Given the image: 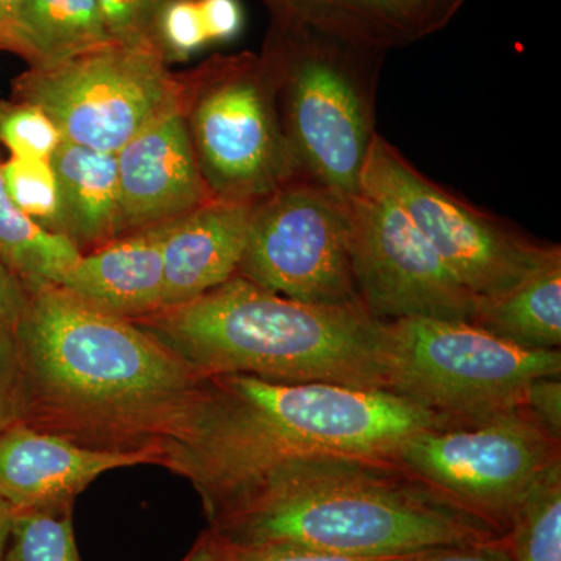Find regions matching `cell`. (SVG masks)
Returning <instances> with one entry per match:
<instances>
[{
    "instance_id": "6da1fadb",
    "label": "cell",
    "mask_w": 561,
    "mask_h": 561,
    "mask_svg": "<svg viewBox=\"0 0 561 561\" xmlns=\"http://www.w3.org/2000/svg\"><path fill=\"white\" fill-rule=\"evenodd\" d=\"M27 295L14 330L22 423L94 451L158 454L162 467L203 376L61 287Z\"/></svg>"
},
{
    "instance_id": "7a4b0ae2",
    "label": "cell",
    "mask_w": 561,
    "mask_h": 561,
    "mask_svg": "<svg viewBox=\"0 0 561 561\" xmlns=\"http://www.w3.org/2000/svg\"><path fill=\"white\" fill-rule=\"evenodd\" d=\"M232 545L397 557L505 535L383 456L313 453L272 465L206 516Z\"/></svg>"
},
{
    "instance_id": "3957f363",
    "label": "cell",
    "mask_w": 561,
    "mask_h": 561,
    "mask_svg": "<svg viewBox=\"0 0 561 561\" xmlns=\"http://www.w3.org/2000/svg\"><path fill=\"white\" fill-rule=\"evenodd\" d=\"M446 421L387 390L203 376L162 468L191 482L208 516L279 461L313 453L389 457L405 438Z\"/></svg>"
},
{
    "instance_id": "277c9868",
    "label": "cell",
    "mask_w": 561,
    "mask_h": 561,
    "mask_svg": "<svg viewBox=\"0 0 561 561\" xmlns=\"http://www.w3.org/2000/svg\"><path fill=\"white\" fill-rule=\"evenodd\" d=\"M135 321L201 376L386 390L383 321L290 300L242 276Z\"/></svg>"
},
{
    "instance_id": "5b68a950",
    "label": "cell",
    "mask_w": 561,
    "mask_h": 561,
    "mask_svg": "<svg viewBox=\"0 0 561 561\" xmlns=\"http://www.w3.org/2000/svg\"><path fill=\"white\" fill-rule=\"evenodd\" d=\"M298 176L353 201L376 138L375 103L387 50L272 18L265 43Z\"/></svg>"
},
{
    "instance_id": "8992f818",
    "label": "cell",
    "mask_w": 561,
    "mask_h": 561,
    "mask_svg": "<svg viewBox=\"0 0 561 561\" xmlns=\"http://www.w3.org/2000/svg\"><path fill=\"white\" fill-rule=\"evenodd\" d=\"M386 390L449 420L523 405L541 376H561V351H529L468 321H383Z\"/></svg>"
},
{
    "instance_id": "52a82bcc",
    "label": "cell",
    "mask_w": 561,
    "mask_h": 561,
    "mask_svg": "<svg viewBox=\"0 0 561 561\" xmlns=\"http://www.w3.org/2000/svg\"><path fill=\"white\" fill-rule=\"evenodd\" d=\"M192 105V146L216 201L256 203L298 176L267 54L210 62Z\"/></svg>"
},
{
    "instance_id": "ba28073f",
    "label": "cell",
    "mask_w": 561,
    "mask_h": 561,
    "mask_svg": "<svg viewBox=\"0 0 561 561\" xmlns=\"http://www.w3.org/2000/svg\"><path fill=\"white\" fill-rule=\"evenodd\" d=\"M389 457L505 534L524 493L561 460V440L518 408L427 427L405 438Z\"/></svg>"
},
{
    "instance_id": "9c48e42d",
    "label": "cell",
    "mask_w": 561,
    "mask_h": 561,
    "mask_svg": "<svg viewBox=\"0 0 561 561\" xmlns=\"http://www.w3.org/2000/svg\"><path fill=\"white\" fill-rule=\"evenodd\" d=\"M14 101L54 121L65 142L117 153L153 122L184 108V88L157 50L111 44L11 83Z\"/></svg>"
},
{
    "instance_id": "30bf717a",
    "label": "cell",
    "mask_w": 561,
    "mask_h": 561,
    "mask_svg": "<svg viewBox=\"0 0 561 561\" xmlns=\"http://www.w3.org/2000/svg\"><path fill=\"white\" fill-rule=\"evenodd\" d=\"M350 205L295 179L254 203L236 275L290 300L362 308L350 262Z\"/></svg>"
},
{
    "instance_id": "8fae6325",
    "label": "cell",
    "mask_w": 561,
    "mask_h": 561,
    "mask_svg": "<svg viewBox=\"0 0 561 561\" xmlns=\"http://www.w3.org/2000/svg\"><path fill=\"white\" fill-rule=\"evenodd\" d=\"M362 186L393 198L478 300L511 290L557 247L531 241L443 190L379 135L368 151Z\"/></svg>"
},
{
    "instance_id": "7c38bea8",
    "label": "cell",
    "mask_w": 561,
    "mask_h": 561,
    "mask_svg": "<svg viewBox=\"0 0 561 561\" xmlns=\"http://www.w3.org/2000/svg\"><path fill=\"white\" fill-rule=\"evenodd\" d=\"M350 220L351 273L357 297L373 319L423 317L471 323L478 298L393 198L362 186L351 201Z\"/></svg>"
},
{
    "instance_id": "4fadbf2b",
    "label": "cell",
    "mask_w": 561,
    "mask_h": 561,
    "mask_svg": "<svg viewBox=\"0 0 561 561\" xmlns=\"http://www.w3.org/2000/svg\"><path fill=\"white\" fill-rule=\"evenodd\" d=\"M138 465L161 467V457L81 448L20 421L0 431V501L13 515L73 511L95 479Z\"/></svg>"
},
{
    "instance_id": "5bb4252c",
    "label": "cell",
    "mask_w": 561,
    "mask_h": 561,
    "mask_svg": "<svg viewBox=\"0 0 561 561\" xmlns=\"http://www.w3.org/2000/svg\"><path fill=\"white\" fill-rule=\"evenodd\" d=\"M124 234L180 219L210 201L184 108L135 136L116 153Z\"/></svg>"
},
{
    "instance_id": "9a60e30c",
    "label": "cell",
    "mask_w": 561,
    "mask_h": 561,
    "mask_svg": "<svg viewBox=\"0 0 561 561\" xmlns=\"http://www.w3.org/2000/svg\"><path fill=\"white\" fill-rule=\"evenodd\" d=\"M254 203L210 201L169 221L162 241V309L216 289L238 273Z\"/></svg>"
},
{
    "instance_id": "2e32d148",
    "label": "cell",
    "mask_w": 561,
    "mask_h": 561,
    "mask_svg": "<svg viewBox=\"0 0 561 561\" xmlns=\"http://www.w3.org/2000/svg\"><path fill=\"white\" fill-rule=\"evenodd\" d=\"M168 225L164 221L127 232L81 254L58 287L92 308L124 320H139L161 311L162 241Z\"/></svg>"
},
{
    "instance_id": "e0dca14e",
    "label": "cell",
    "mask_w": 561,
    "mask_h": 561,
    "mask_svg": "<svg viewBox=\"0 0 561 561\" xmlns=\"http://www.w3.org/2000/svg\"><path fill=\"white\" fill-rule=\"evenodd\" d=\"M60 195V234L95 250L124 236L116 153L62 142L50 158Z\"/></svg>"
},
{
    "instance_id": "ac0fdd59",
    "label": "cell",
    "mask_w": 561,
    "mask_h": 561,
    "mask_svg": "<svg viewBox=\"0 0 561 561\" xmlns=\"http://www.w3.org/2000/svg\"><path fill=\"white\" fill-rule=\"evenodd\" d=\"M111 44L98 0H22L9 51L47 69Z\"/></svg>"
},
{
    "instance_id": "d6986e66",
    "label": "cell",
    "mask_w": 561,
    "mask_h": 561,
    "mask_svg": "<svg viewBox=\"0 0 561 561\" xmlns=\"http://www.w3.org/2000/svg\"><path fill=\"white\" fill-rule=\"evenodd\" d=\"M471 323L523 350H560V247L511 290L479 300Z\"/></svg>"
},
{
    "instance_id": "ffe728a7",
    "label": "cell",
    "mask_w": 561,
    "mask_h": 561,
    "mask_svg": "<svg viewBox=\"0 0 561 561\" xmlns=\"http://www.w3.org/2000/svg\"><path fill=\"white\" fill-rule=\"evenodd\" d=\"M272 18L301 22L381 47H404L420 39L400 0H264Z\"/></svg>"
},
{
    "instance_id": "44dd1931",
    "label": "cell",
    "mask_w": 561,
    "mask_h": 561,
    "mask_svg": "<svg viewBox=\"0 0 561 561\" xmlns=\"http://www.w3.org/2000/svg\"><path fill=\"white\" fill-rule=\"evenodd\" d=\"M81 254L68 238L47 231L18 209L0 172V262L25 291L58 286Z\"/></svg>"
},
{
    "instance_id": "7402d4cb",
    "label": "cell",
    "mask_w": 561,
    "mask_h": 561,
    "mask_svg": "<svg viewBox=\"0 0 561 561\" xmlns=\"http://www.w3.org/2000/svg\"><path fill=\"white\" fill-rule=\"evenodd\" d=\"M512 561H561V460L541 472L508 519Z\"/></svg>"
},
{
    "instance_id": "603a6c76",
    "label": "cell",
    "mask_w": 561,
    "mask_h": 561,
    "mask_svg": "<svg viewBox=\"0 0 561 561\" xmlns=\"http://www.w3.org/2000/svg\"><path fill=\"white\" fill-rule=\"evenodd\" d=\"M72 512L13 515L2 561H81L73 537Z\"/></svg>"
},
{
    "instance_id": "cb8c5ba5",
    "label": "cell",
    "mask_w": 561,
    "mask_h": 561,
    "mask_svg": "<svg viewBox=\"0 0 561 561\" xmlns=\"http://www.w3.org/2000/svg\"><path fill=\"white\" fill-rule=\"evenodd\" d=\"M0 172L7 194L18 209L47 231L60 234V195L50 161L10 157L9 161L0 162Z\"/></svg>"
},
{
    "instance_id": "d4e9b609",
    "label": "cell",
    "mask_w": 561,
    "mask_h": 561,
    "mask_svg": "<svg viewBox=\"0 0 561 561\" xmlns=\"http://www.w3.org/2000/svg\"><path fill=\"white\" fill-rule=\"evenodd\" d=\"M62 142L54 121L32 103L0 101V144L11 157L50 161Z\"/></svg>"
},
{
    "instance_id": "484cf974",
    "label": "cell",
    "mask_w": 561,
    "mask_h": 561,
    "mask_svg": "<svg viewBox=\"0 0 561 561\" xmlns=\"http://www.w3.org/2000/svg\"><path fill=\"white\" fill-rule=\"evenodd\" d=\"M209 44L198 0H169L161 11L154 36L162 60H190Z\"/></svg>"
},
{
    "instance_id": "4316f807",
    "label": "cell",
    "mask_w": 561,
    "mask_h": 561,
    "mask_svg": "<svg viewBox=\"0 0 561 561\" xmlns=\"http://www.w3.org/2000/svg\"><path fill=\"white\" fill-rule=\"evenodd\" d=\"M169 0H98L106 32L114 44L151 50H157V24Z\"/></svg>"
},
{
    "instance_id": "83f0119b",
    "label": "cell",
    "mask_w": 561,
    "mask_h": 561,
    "mask_svg": "<svg viewBox=\"0 0 561 561\" xmlns=\"http://www.w3.org/2000/svg\"><path fill=\"white\" fill-rule=\"evenodd\" d=\"M221 561H409L419 553L397 557H354L295 545H232L219 538Z\"/></svg>"
},
{
    "instance_id": "f1b7e54d",
    "label": "cell",
    "mask_w": 561,
    "mask_h": 561,
    "mask_svg": "<svg viewBox=\"0 0 561 561\" xmlns=\"http://www.w3.org/2000/svg\"><path fill=\"white\" fill-rule=\"evenodd\" d=\"M22 420V375L14 335L0 327V431Z\"/></svg>"
},
{
    "instance_id": "f546056e",
    "label": "cell",
    "mask_w": 561,
    "mask_h": 561,
    "mask_svg": "<svg viewBox=\"0 0 561 561\" xmlns=\"http://www.w3.org/2000/svg\"><path fill=\"white\" fill-rule=\"evenodd\" d=\"M522 408L542 430L549 432L557 440H561L560 376H541L534 379L524 391Z\"/></svg>"
},
{
    "instance_id": "4dcf8cb0",
    "label": "cell",
    "mask_w": 561,
    "mask_h": 561,
    "mask_svg": "<svg viewBox=\"0 0 561 561\" xmlns=\"http://www.w3.org/2000/svg\"><path fill=\"white\" fill-rule=\"evenodd\" d=\"M210 44L231 43L241 35L245 11L241 0H198Z\"/></svg>"
},
{
    "instance_id": "1f68e13d",
    "label": "cell",
    "mask_w": 561,
    "mask_h": 561,
    "mask_svg": "<svg viewBox=\"0 0 561 561\" xmlns=\"http://www.w3.org/2000/svg\"><path fill=\"white\" fill-rule=\"evenodd\" d=\"M409 561H512V557L507 538L502 535L494 540L432 549Z\"/></svg>"
},
{
    "instance_id": "d6a6232c",
    "label": "cell",
    "mask_w": 561,
    "mask_h": 561,
    "mask_svg": "<svg viewBox=\"0 0 561 561\" xmlns=\"http://www.w3.org/2000/svg\"><path fill=\"white\" fill-rule=\"evenodd\" d=\"M420 38L445 28L465 0H400Z\"/></svg>"
},
{
    "instance_id": "836d02e7",
    "label": "cell",
    "mask_w": 561,
    "mask_h": 561,
    "mask_svg": "<svg viewBox=\"0 0 561 561\" xmlns=\"http://www.w3.org/2000/svg\"><path fill=\"white\" fill-rule=\"evenodd\" d=\"M27 300V291L21 286L20 280L14 278L0 262V327L14 335Z\"/></svg>"
},
{
    "instance_id": "e575fe53",
    "label": "cell",
    "mask_w": 561,
    "mask_h": 561,
    "mask_svg": "<svg viewBox=\"0 0 561 561\" xmlns=\"http://www.w3.org/2000/svg\"><path fill=\"white\" fill-rule=\"evenodd\" d=\"M183 561H221V545L219 537L213 530L203 531L190 553Z\"/></svg>"
},
{
    "instance_id": "d590c367",
    "label": "cell",
    "mask_w": 561,
    "mask_h": 561,
    "mask_svg": "<svg viewBox=\"0 0 561 561\" xmlns=\"http://www.w3.org/2000/svg\"><path fill=\"white\" fill-rule=\"evenodd\" d=\"M22 0H0V54L9 51L11 31Z\"/></svg>"
},
{
    "instance_id": "8d00e7d4",
    "label": "cell",
    "mask_w": 561,
    "mask_h": 561,
    "mask_svg": "<svg viewBox=\"0 0 561 561\" xmlns=\"http://www.w3.org/2000/svg\"><path fill=\"white\" fill-rule=\"evenodd\" d=\"M11 524H13V513L0 501V561L3 559L7 545H9Z\"/></svg>"
}]
</instances>
